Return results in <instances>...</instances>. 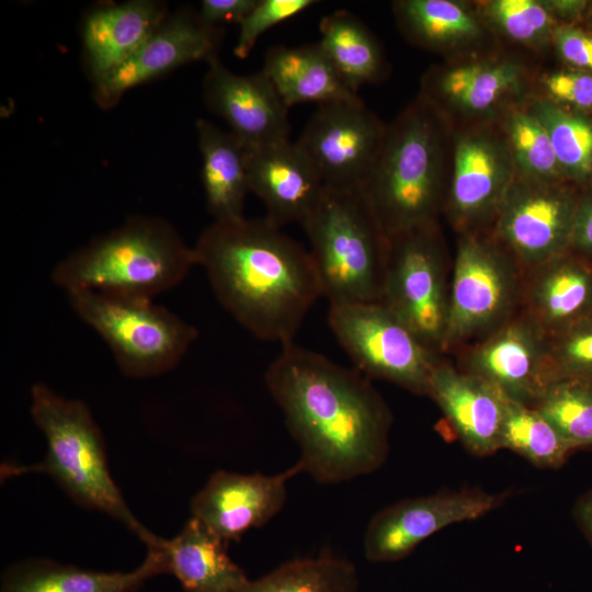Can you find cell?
I'll return each mask as SVG.
<instances>
[{
	"mask_svg": "<svg viewBox=\"0 0 592 592\" xmlns=\"http://www.w3.org/2000/svg\"><path fill=\"white\" fill-rule=\"evenodd\" d=\"M196 132L207 209L215 221L243 218L244 200L250 192L247 147L229 130L202 118L196 122Z\"/></svg>",
	"mask_w": 592,
	"mask_h": 592,
	"instance_id": "cell-28",
	"label": "cell"
},
{
	"mask_svg": "<svg viewBox=\"0 0 592 592\" xmlns=\"http://www.w3.org/2000/svg\"><path fill=\"white\" fill-rule=\"evenodd\" d=\"M533 407L573 447L592 446V380H554Z\"/></svg>",
	"mask_w": 592,
	"mask_h": 592,
	"instance_id": "cell-35",
	"label": "cell"
},
{
	"mask_svg": "<svg viewBox=\"0 0 592 592\" xmlns=\"http://www.w3.org/2000/svg\"><path fill=\"white\" fill-rule=\"evenodd\" d=\"M573 515L578 526L592 545V488L577 500Z\"/></svg>",
	"mask_w": 592,
	"mask_h": 592,
	"instance_id": "cell-43",
	"label": "cell"
},
{
	"mask_svg": "<svg viewBox=\"0 0 592 592\" xmlns=\"http://www.w3.org/2000/svg\"><path fill=\"white\" fill-rule=\"evenodd\" d=\"M558 24L581 25L590 1L587 0H546Z\"/></svg>",
	"mask_w": 592,
	"mask_h": 592,
	"instance_id": "cell-42",
	"label": "cell"
},
{
	"mask_svg": "<svg viewBox=\"0 0 592 592\" xmlns=\"http://www.w3.org/2000/svg\"><path fill=\"white\" fill-rule=\"evenodd\" d=\"M535 78L521 58L488 50L432 66L421 79L419 95L452 127L496 122L533 92Z\"/></svg>",
	"mask_w": 592,
	"mask_h": 592,
	"instance_id": "cell-8",
	"label": "cell"
},
{
	"mask_svg": "<svg viewBox=\"0 0 592 592\" xmlns=\"http://www.w3.org/2000/svg\"><path fill=\"white\" fill-rule=\"evenodd\" d=\"M488 31L533 52L551 48L558 24L546 0H483L473 2Z\"/></svg>",
	"mask_w": 592,
	"mask_h": 592,
	"instance_id": "cell-34",
	"label": "cell"
},
{
	"mask_svg": "<svg viewBox=\"0 0 592 592\" xmlns=\"http://www.w3.org/2000/svg\"><path fill=\"white\" fill-rule=\"evenodd\" d=\"M315 3L317 1L314 0H258L239 24V34L234 47L235 56L244 59L263 33Z\"/></svg>",
	"mask_w": 592,
	"mask_h": 592,
	"instance_id": "cell-38",
	"label": "cell"
},
{
	"mask_svg": "<svg viewBox=\"0 0 592 592\" xmlns=\"http://www.w3.org/2000/svg\"><path fill=\"white\" fill-rule=\"evenodd\" d=\"M355 566L330 553L282 563L235 592H357Z\"/></svg>",
	"mask_w": 592,
	"mask_h": 592,
	"instance_id": "cell-31",
	"label": "cell"
},
{
	"mask_svg": "<svg viewBox=\"0 0 592 592\" xmlns=\"http://www.w3.org/2000/svg\"><path fill=\"white\" fill-rule=\"evenodd\" d=\"M400 32L413 45L446 59L488 52L493 35L473 2L457 0H398L392 3Z\"/></svg>",
	"mask_w": 592,
	"mask_h": 592,
	"instance_id": "cell-23",
	"label": "cell"
},
{
	"mask_svg": "<svg viewBox=\"0 0 592 592\" xmlns=\"http://www.w3.org/2000/svg\"><path fill=\"white\" fill-rule=\"evenodd\" d=\"M580 191L566 181L516 178L491 224V238L530 269L568 252Z\"/></svg>",
	"mask_w": 592,
	"mask_h": 592,
	"instance_id": "cell-13",
	"label": "cell"
},
{
	"mask_svg": "<svg viewBox=\"0 0 592 592\" xmlns=\"http://www.w3.org/2000/svg\"><path fill=\"white\" fill-rule=\"evenodd\" d=\"M328 323L358 372L428 395L434 350L384 304L330 305Z\"/></svg>",
	"mask_w": 592,
	"mask_h": 592,
	"instance_id": "cell-9",
	"label": "cell"
},
{
	"mask_svg": "<svg viewBox=\"0 0 592 592\" xmlns=\"http://www.w3.org/2000/svg\"><path fill=\"white\" fill-rule=\"evenodd\" d=\"M569 251L592 262V185L580 191Z\"/></svg>",
	"mask_w": 592,
	"mask_h": 592,
	"instance_id": "cell-40",
	"label": "cell"
},
{
	"mask_svg": "<svg viewBox=\"0 0 592 592\" xmlns=\"http://www.w3.org/2000/svg\"><path fill=\"white\" fill-rule=\"evenodd\" d=\"M536 94L571 111L592 115V72L561 67L535 78Z\"/></svg>",
	"mask_w": 592,
	"mask_h": 592,
	"instance_id": "cell-37",
	"label": "cell"
},
{
	"mask_svg": "<svg viewBox=\"0 0 592 592\" xmlns=\"http://www.w3.org/2000/svg\"><path fill=\"white\" fill-rule=\"evenodd\" d=\"M194 250L220 305L261 340L294 342L322 297L309 250L265 217L214 221Z\"/></svg>",
	"mask_w": 592,
	"mask_h": 592,
	"instance_id": "cell-2",
	"label": "cell"
},
{
	"mask_svg": "<svg viewBox=\"0 0 592 592\" xmlns=\"http://www.w3.org/2000/svg\"><path fill=\"white\" fill-rule=\"evenodd\" d=\"M299 473L298 463L275 475L216 470L191 499V515L227 543L239 542L282 510L286 483Z\"/></svg>",
	"mask_w": 592,
	"mask_h": 592,
	"instance_id": "cell-18",
	"label": "cell"
},
{
	"mask_svg": "<svg viewBox=\"0 0 592 592\" xmlns=\"http://www.w3.org/2000/svg\"><path fill=\"white\" fill-rule=\"evenodd\" d=\"M531 270L526 312L549 337L592 317V262L568 251Z\"/></svg>",
	"mask_w": 592,
	"mask_h": 592,
	"instance_id": "cell-24",
	"label": "cell"
},
{
	"mask_svg": "<svg viewBox=\"0 0 592 592\" xmlns=\"http://www.w3.org/2000/svg\"><path fill=\"white\" fill-rule=\"evenodd\" d=\"M207 64L204 101L246 147L289 139V107L262 70L235 73L218 56Z\"/></svg>",
	"mask_w": 592,
	"mask_h": 592,
	"instance_id": "cell-19",
	"label": "cell"
},
{
	"mask_svg": "<svg viewBox=\"0 0 592 592\" xmlns=\"http://www.w3.org/2000/svg\"><path fill=\"white\" fill-rule=\"evenodd\" d=\"M221 38V27L205 24L190 8L178 10L128 60L94 84L93 99L110 109L135 87L194 61L208 62L218 56Z\"/></svg>",
	"mask_w": 592,
	"mask_h": 592,
	"instance_id": "cell-17",
	"label": "cell"
},
{
	"mask_svg": "<svg viewBox=\"0 0 592 592\" xmlns=\"http://www.w3.org/2000/svg\"><path fill=\"white\" fill-rule=\"evenodd\" d=\"M551 48L566 67L592 72V35L581 25L557 24Z\"/></svg>",
	"mask_w": 592,
	"mask_h": 592,
	"instance_id": "cell-39",
	"label": "cell"
},
{
	"mask_svg": "<svg viewBox=\"0 0 592 592\" xmlns=\"http://www.w3.org/2000/svg\"><path fill=\"white\" fill-rule=\"evenodd\" d=\"M195 265L194 247L170 223L133 216L60 260L50 277L66 294L93 291L153 299Z\"/></svg>",
	"mask_w": 592,
	"mask_h": 592,
	"instance_id": "cell-4",
	"label": "cell"
},
{
	"mask_svg": "<svg viewBox=\"0 0 592 592\" xmlns=\"http://www.w3.org/2000/svg\"><path fill=\"white\" fill-rule=\"evenodd\" d=\"M147 549L141 563L128 572L87 570L50 559L20 561L3 573L1 592H138L149 578L166 572L162 550Z\"/></svg>",
	"mask_w": 592,
	"mask_h": 592,
	"instance_id": "cell-25",
	"label": "cell"
},
{
	"mask_svg": "<svg viewBox=\"0 0 592 592\" xmlns=\"http://www.w3.org/2000/svg\"><path fill=\"white\" fill-rule=\"evenodd\" d=\"M228 544L191 516L171 539L161 538L166 572L186 592H235L248 581L242 568L228 555Z\"/></svg>",
	"mask_w": 592,
	"mask_h": 592,
	"instance_id": "cell-26",
	"label": "cell"
},
{
	"mask_svg": "<svg viewBox=\"0 0 592 592\" xmlns=\"http://www.w3.org/2000/svg\"><path fill=\"white\" fill-rule=\"evenodd\" d=\"M386 125L358 98L317 106L298 140L323 185L362 187Z\"/></svg>",
	"mask_w": 592,
	"mask_h": 592,
	"instance_id": "cell-14",
	"label": "cell"
},
{
	"mask_svg": "<svg viewBox=\"0 0 592 592\" xmlns=\"http://www.w3.org/2000/svg\"><path fill=\"white\" fill-rule=\"evenodd\" d=\"M548 338L527 312L508 319L469 352L466 372L505 398L533 407L553 382Z\"/></svg>",
	"mask_w": 592,
	"mask_h": 592,
	"instance_id": "cell-16",
	"label": "cell"
},
{
	"mask_svg": "<svg viewBox=\"0 0 592 592\" xmlns=\"http://www.w3.org/2000/svg\"><path fill=\"white\" fill-rule=\"evenodd\" d=\"M525 105L547 130L563 179L580 190L592 185V115L565 109L535 92Z\"/></svg>",
	"mask_w": 592,
	"mask_h": 592,
	"instance_id": "cell-30",
	"label": "cell"
},
{
	"mask_svg": "<svg viewBox=\"0 0 592 592\" xmlns=\"http://www.w3.org/2000/svg\"><path fill=\"white\" fill-rule=\"evenodd\" d=\"M501 448H509L540 468H559L577 449L536 408L508 398Z\"/></svg>",
	"mask_w": 592,
	"mask_h": 592,
	"instance_id": "cell-33",
	"label": "cell"
},
{
	"mask_svg": "<svg viewBox=\"0 0 592 592\" xmlns=\"http://www.w3.org/2000/svg\"><path fill=\"white\" fill-rule=\"evenodd\" d=\"M505 497L464 489L399 501L369 521L364 534V555L372 562L402 559L440 530L479 519L498 508Z\"/></svg>",
	"mask_w": 592,
	"mask_h": 592,
	"instance_id": "cell-15",
	"label": "cell"
},
{
	"mask_svg": "<svg viewBox=\"0 0 592 592\" xmlns=\"http://www.w3.org/2000/svg\"><path fill=\"white\" fill-rule=\"evenodd\" d=\"M516 264L491 237L460 235L443 350L492 331L509 319L519 295Z\"/></svg>",
	"mask_w": 592,
	"mask_h": 592,
	"instance_id": "cell-11",
	"label": "cell"
},
{
	"mask_svg": "<svg viewBox=\"0 0 592 592\" xmlns=\"http://www.w3.org/2000/svg\"><path fill=\"white\" fill-rule=\"evenodd\" d=\"M301 225L330 305L380 300L387 236L361 187L325 186Z\"/></svg>",
	"mask_w": 592,
	"mask_h": 592,
	"instance_id": "cell-6",
	"label": "cell"
},
{
	"mask_svg": "<svg viewBox=\"0 0 592 592\" xmlns=\"http://www.w3.org/2000/svg\"><path fill=\"white\" fill-rule=\"evenodd\" d=\"M428 395L470 453L486 456L501 448L506 398L490 384L437 362Z\"/></svg>",
	"mask_w": 592,
	"mask_h": 592,
	"instance_id": "cell-21",
	"label": "cell"
},
{
	"mask_svg": "<svg viewBox=\"0 0 592 592\" xmlns=\"http://www.w3.org/2000/svg\"><path fill=\"white\" fill-rule=\"evenodd\" d=\"M516 171L496 122L453 127L452 161L443 209L462 234L492 224Z\"/></svg>",
	"mask_w": 592,
	"mask_h": 592,
	"instance_id": "cell-12",
	"label": "cell"
},
{
	"mask_svg": "<svg viewBox=\"0 0 592 592\" xmlns=\"http://www.w3.org/2000/svg\"><path fill=\"white\" fill-rule=\"evenodd\" d=\"M76 315L107 344L121 372L132 378L161 375L181 361L197 329L152 299L93 291L67 293Z\"/></svg>",
	"mask_w": 592,
	"mask_h": 592,
	"instance_id": "cell-7",
	"label": "cell"
},
{
	"mask_svg": "<svg viewBox=\"0 0 592 592\" xmlns=\"http://www.w3.org/2000/svg\"><path fill=\"white\" fill-rule=\"evenodd\" d=\"M258 0H203L198 16L207 25L221 27L220 24H240Z\"/></svg>",
	"mask_w": 592,
	"mask_h": 592,
	"instance_id": "cell-41",
	"label": "cell"
},
{
	"mask_svg": "<svg viewBox=\"0 0 592 592\" xmlns=\"http://www.w3.org/2000/svg\"><path fill=\"white\" fill-rule=\"evenodd\" d=\"M547 360L553 382L562 378L592 380V317L550 335Z\"/></svg>",
	"mask_w": 592,
	"mask_h": 592,
	"instance_id": "cell-36",
	"label": "cell"
},
{
	"mask_svg": "<svg viewBox=\"0 0 592 592\" xmlns=\"http://www.w3.org/2000/svg\"><path fill=\"white\" fill-rule=\"evenodd\" d=\"M169 16L155 0H132L91 10L82 23L86 70L93 86L128 60Z\"/></svg>",
	"mask_w": 592,
	"mask_h": 592,
	"instance_id": "cell-22",
	"label": "cell"
},
{
	"mask_svg": "<svg viewBox=\"0 0 592 592\" xmlns=\"http://www.w3.org/2000/svg\"><path fill=\"white\" fill-rule=\"evenodd\" d=\"M249 191L264 204L278 227L303 224L318 203L325 185L297 143L289 139L247 147Z\"/></svg>",
	"mask_w": 592,
	"mask_h": 592,
	"instance_id": "cell-20",
	"label": "cell"
},
{
	"mask_svg": "<svg viewBox=\"0 0 592 592\" xmlns=\"http://www.w3.org/2000/svg\"><path fill=\"white\" fill-rule=\"evenodd\" d=\"M442 243L435 223L387 237L380 303L430 349H442L448 310Z\"/></svg>",
	"mask_w": 592,
	"mask_h": 592,
	"instance_id": "cell-10",
	"label": "cell"
},
{
	"mask_svg": "<svg viewBox=\"0 0 592 592\" xmlns=\"http://www.w3.org/2000/svg\"><path fill=\"white\" fill-rule=\"evenodd\" d=\"M262 71L288 107L301 103L319 106L358 96L343 82L318 43L270 47Z\"/></svg>",
	"mask_w": 592,
	"mask_h": 592,
	"instance_id": "cell-27",
	"label": "cell"
},
{
	"mask_svg": "<svg viewBox=\"0 0 592 592\" xmlns=\"http://www.w3.org/2000/svg\"><path fill=\"white\" fill-rule=\"evenodd\" d=\"M318 44L354 93L385 73V57L378 41L353 13L338 10L322 18Z\"/></svg>",
	"mask_w": 592,
	"mask_h": 592,
	"instance_id": "cell-29",
	"label": "cell"
},
{
	"mask_svg": "<svg viewBox=\"0 0 592 592\" xmlns=\"http://www.w3.org/2000/svg\"><path fill=\"white\" fill-rule=\"evenodd\" d=\"M265 384L300 448L297 463L316 481L351 480L384 464L390 413L364 374L291 342Z\"/></svg>",
	"mask_w": 592,
	"mask_h": 592,
	"instance_id": "cell-1",
	"label": "cell"
},
{
	"mask_svg": "<svg viewBox=\"0 0 592 592\" xmlns=\"http://www.w3.org/2000/svg\"><path fill=\"white\" fill-rule=\"evenodd\" d=\"M525 100L506 109L497 119L510 149L516 178L538 182L566 181L548 133L527 109Z\"/></svg>",
	"mask_w": 592,
	"mask_h": 592,
	"instance_id": "cell-32",
	"label": "cell"
},
{
	"mask_svg": "<svg viewBox=\"0 0 592 592\" xmlns=\"http://www.w3.org/2000/svg\"><path fill=\"white\" fill-rule=\"evenodd\" d=\"M453 127L418 95L390 124L362 185L387 237L435 223L444 207Z\"/></svg>",
	"mask_w": 592,
	"mask_h": 592,
	"instance_id": "cell-3",
	"label": "cell"
},
{
	"mask_svg": "<svg viewBox=\"0 0 592 592\" xmlns=\"http://www.w3.org/2000/svg\"><path fill=\"white\" fill-rule=\"evenodd\" d=\"M581 26L592 35V1H590Z\"/></svg>",
	"mask_w": 592,
	"mask_h": 592,
	"instance_id": "cell-44",
	"label": "cell"
},
{
	"mask_svg": "<svg viewBox=\"0 0 592 592\" xmlns=\"http://www.w3.org/2000/svg\"><path fill=\"white\" fill-rule=\"evenodd\" d=\"M30 411L47 442L45 459L32 466L5 464L1 475L45 473L76 503L109 514L138 536L147 548L157 547L161 537L130 512L111 476L104 440L88 406L38 383L31 389Z\"/></svg>",
	"mask_w": 592,
	"mask_h": 592,
	"instance_id": "cell-5",
	"label": "cell"
}]
</instances>
